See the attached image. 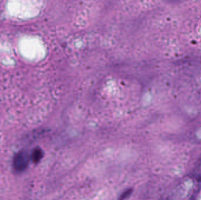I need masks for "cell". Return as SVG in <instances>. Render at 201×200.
I'll return each instance as SVG.
<instances>
[{"label": "cell", "mask_w": 201, "mask_h": 200, "mask_svg": "<svg viewBox=\"0 0 201 200\" xmlns=\"http://www.w3.org/2000/svg\"><path fill=\"white\" fill-rule=\"evenodd\" d=\"M132 192V190L131 189L127 190L126 191H124L121 194H120V197L118 198V200H125L131 195Z\"/></svg>", "instance_id": "cell-3"}, {"label": "cell", "mask_w": 201, "mask_h": 200, "mask_svg": "<svg viewBox=\"0 0 201 200\" xmlns=\"http://www.w3.org/2000/svg\"><path fill=\"white\" fill-rule=\"evenodd\" d=\"M43 157V152L40 149H36L34 150L32 154V158L34 163H38Z\"/></svg>", "instance_id": "cell-2"}, {"label": "cell", "mask_w": 201, "mask_h": 200, "mask_svg": "<svg viewBox=\"0 0 201 200\" xmlns=\"http://www.w3.org/2000/svg\"><path fill=\"white\" fill-rule=\"evenodd\" d=\"M28 163V156L24 151L19 152L14 158L13 164L14 168L18 171L24 170L27 167Z\"/></svg>", "instance_id": "cell-1"}]
</instances>
